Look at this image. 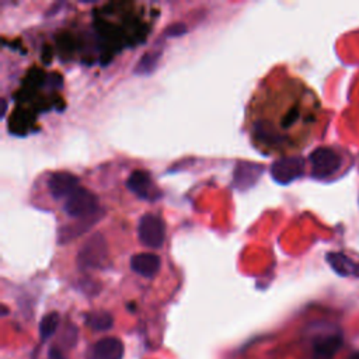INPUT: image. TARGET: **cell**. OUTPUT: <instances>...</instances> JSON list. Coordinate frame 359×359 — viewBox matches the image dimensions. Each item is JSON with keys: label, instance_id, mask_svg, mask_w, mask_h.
Masks as SVG:
<instances>
[{"label": "cell", "instance_id": "obj_12", "mask_svg": "<svg viewBox=\"0 0 359 359\" xmlns=\"http://www.w3.org/2000/svg\"><path fill=\"white\" fill-rule=\"evenodd\" d=\"M342 346V338L339 334H330L317 338L313 344L311 359H334L335 353Z\"/></svg>", "mask_w": 359, "mask_h": 359}, {"label": "cell", "instance_id": "obj_4", "mask_svg": "<svg viewBox=\"0 0 359 359\" xmlns=\"http://www.w3.org/2000/svg\"><path fill=\"white\" fill-rule=\"evenodd\" d=\"M137 236L143 245L149 248H160L165 238V224L160 216L146 213L137 223Z\"/></svg>", "mask_w": 359, "mask_h": 359}, {"label": "cell", "instance_id": "obj_19", "mask_svg": "<svg viewBox=\"0 0 359 359\" xmlns=\"http://www.w3.org/2000/svg\"><path fill=\"white\" fill-rule=\"evenodd\" d=\"M348 359H359V351H356V352L351 353V356H349Z\"/></svg>", "mask_w": 359, "mask_h": 359}, {"label": "cell", "instance_id": "obj_13", "mask_svg": "<svg viewBox=\"0 0 359 359\" xmlns=\"http://www.w3.org/2000/svg\"><path fill=\"white\" fill-rule=\"evenodd\" d=\"M262 172V165L254 163H238L234 170V185L238 189H247L258 181Z\"/></svg>", "mask_w": 359, "mask_h": 359}, {"label": "cell", "instance_id": "obj_6", "mask_svg": "<svg viewBox=\"0 0 359 359\" xmlns=\"http://www.w3.org/2000/svg\"><path fill=\"white\" fill-rule=\"evenodd\" d=\"M304 174V160L302 157H280L271 165V177L280 185H287Z\"/></svg>", "mask_w": 359, "mask_h": 359}, {"label": "cell", "instance_id": "obj_8", "mask_svg": "<svg viewBox=\"0 0 359 359\" xmlns=\"http://www.w3.org/2000/svg\"><path fill=\"white\" fill-rule=\"evenodd\" d=\"M46 187L55 199L67 198L76 188H79V177L67 171H59L48 178Z\"/></svg>", "mask_w": 359, "mask_h": 359}, {"label": "cell", "instance_id": "obj_2", "mask_svg": "<svg viewBox=\"0 0 359 359\" xmlns=\"http://www.w3.org/2000/svg\"><path fill=\"white\" fill-rule=\"evenodd\" d=\"M309 161L311 165V175L317 180H325L332 177L335 172L339 171L342 165L341 156L331 147L320 146L314 149L310 156Z\"/></svg>", "mask_w": 359, "mask_h": 359}, {"label": "cell", "instance_id": "obj_17", "mask_svg": "<svg viewBox=\"0 0 359 359\" xmlns=\"http://www.w3.org/2000/svg\"><path fill=\"white\" fill-rule=\"evenodd\" d=\"M185 31H187V27L184 24H174L167 29V35L168 36H178V35H184Z\"/></svg>", "mask_w": 359, "mask_h": 359}, {"label": "cell", "instance_id": "obj_11", "mask_svg": "<svg viewBox=\"0 0 359 359\" xmlns=\"http://www.w3.org/2000/svg\"><path fill=\"white\" fill-rule=\"evenodd\" d=\"M161 265L158 255L151 252H139L130 258V268L140 276L153 278Z\"/></svg>", "mask_w": 359, "mask_h": 359}, {"label": "cell", "instance_id": "obj_15", "mask_svg": "<svg viewBox=\"0 0 359 359\" xmlns=\"http://www.w3.org/2000/svg\"><path fill=\"white\" fill-rule=\"evenodd\" d=\"M88 324L94 330H108L112 325V317L107 311H97L88 317Z\"/></svg>", "mask_w": 359, "mask_h": 359}, {"label": "cell", "instance_id": "obj_16", "mask_svg": "<svg viewBox=\"0 0 359 359\" xmlns=\"http://www.w3.org/2000/svg\"><path fill=\"white\" fill-rule=\"evenodd\" d=\"M156 65V60H154V56H151V55H143V57H142V60L139 62V65H137V67H136V72L137 73H149L151 69H153V66Z\"/></svg>", "mask_w": 359, "mask_h": 359}, {"label": "cell", "instance_id": "obj_9", "mask_svg": "<svg viewBox=\"0 0 359 359\" xmlns=\"http://www.w3.org/2000/svg\"><path fill=\"white\" fill-rule=\"evenodd\" d=\"M91 359H122L123 358V344L119 338L105 337L97 341L91 346Z\"/></svg>", "mask_w": 359, "mask_h": 359}, {"label": "cell", "instance_id": "obj_14", "mask_svg": "<svg viewBox=\"0 0 359 359\" xmlns=\"http://www.w3.org/2000/svg\"><path fill=\"white\" fill-rule=\"evenodd\" d=\"M57 323H59V314H57V313L52 311V313L46 314V316L41 320V324H39V334H41V338H42V339H48L49 337H52L53 332L56 331Z\"/></svg>", "mask_w": 359, "mask_h": 359}, {"label": "cell", "instance_id": "obj_5", "mask_svg": "<svg viewBox=\"0 0 359 359\" xmlns=\"http://www.w3.org/2000/svg\"><path fill=\"white\" fill-rule=\"evenodd\" d=\"M107 243L105 238L95 233L93 234L80 248L77 254V264L80 268H95L100 266L107 258Z\"/></svg>", "mask_w": 359, "mask_h": 359}, {"label": "cell", "instance_id": "obj_7", "mask_svg": "<svg viewBox=\"0 0 359 359\" xmlns=\"http://www.w3.org/2000/svg\"><path fill=\"white\" fill-rule=\"evenodd\" d=\"M128 189L140 199L154 201L158 196V189L154 187L150 175L143 170H135L126 180Z\"/></svg>", "mask_w": 359, "mask_h": 359}, {"label": "cell", "instance_id": "obj_3", "mask_svg": "<svg viewBox=\"0 0 359 359\" xmlns=\"http://www.w3.org/2000/svg\"><path fill=\"white\" fill-rule=\"evenodd\" d=\"M63 209L72 217L90 219L98 210V198L91 191L79 187L66 198Z\"/></svg>", "mask_w": 359, "mask_h": 359}, {"label": "cell", "instance_id": "obj_18", "mask_svg": "<svg viewBox=\"0 0 359 359\" xmlns=\"http://www.w3.org/2000/svg\"><path fill=\"white\" fill-rule=\"evenodd\" d=\"M48 359H65V358L62 356V353H60L57 349L52 348V349L49 351V356H48Z\"/></svg>", "mask_w": 359, "mask_h": 359}, {"label": "cell", "instance_id": "obj_10", "mask_svg": "<svg viewBox=\"0 0 359 359\" xmlns=\"http://www.w3.org/2000/svg\"><path fill=\"white\" fill-rule=\"evenodd\" d=\"M325 259L328 265L332 268V271L339 276L359 278V262L351 259L344 252H337V251L327 252Z\"/></svg>", "mask_w": 359, "mask_h": 359}, {"label": "cell", "instance_id": "obj_1", "mask_svg": "<svg viewBox=\"0 0 359 359\" xmlns=\"http://www.w3.org/2000/svg\"><path fill=\"white\" fill-rule=\"evenodd\" d=\"M250 119L257 147L282 151L294 147V136L307 132L314 123V114L303 94L290 93L287 101H271V104L259 95V104L254 102Z\"/></svg>", "mask_w": 359, "mask_h": 359}]
</instances>
